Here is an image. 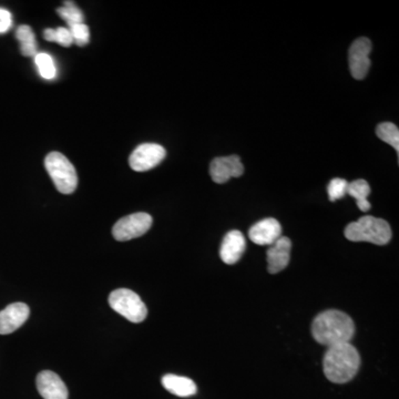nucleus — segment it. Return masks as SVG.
Listing matches in <instances>:
<instances>
[{
  "mask_svg": "<svg viewBox=\"0 0 399 399\" xmlns=\"http://www.w3.org/2000/svg\"><path fill=\"white\" fill-rule=\"evenodd\" d=\"M36 385L44 399H68V389L59 375L52 370H44L37 376Z\"/></svg>",
  "mask_w": 399,
  "mask_h": 399,
  "instance_id": "nucleus-11",
  "label": "nucleus"
},
{
  "mask_svg": "<svg viewBox=\"0 0 399 399\" xmlns=\"http://www.w3.org/2000/svg\"><path fill=\"white\" fill-rule=\"evenodd\" d=\"M244 173V166L239 155L215 158L210 166V174L217 185L228 182L232 178L241 177Z\"/></svg>",
  "mask_w": 399,
  "mask_h": 399,
  "instance_id": "nucleus-9",
  "label": "nucleus"
},
{
  "mask_svg": "<svg viewBox=\"0 0 399 399\" xmlns=\"http://www.w3.org/2000/svg\"><path fill=\"white\" fill-rule=\"evenodd\" d=\"M347 187L348 182L346 180L340 179V178L331 180L327 187L329 201L334 202L344 198L347 194Z\"/></svg>",
  "mask_w": 399,
  "mask_h": 399,
  "instance_id": "nucleus-21",
  "label": "nucleus"
},
{
  "mask_svg": "<svg viewBox=\"0 0 399 399\" xmlns=\"http://www.w3.org/2000/svg\"><path fill=\"white\" fill-rule=\"evenodd\" d=\"M282 235L280 222L273 217L256 223L249 231V237L258 245H273Z\"/></svg>",
  "mask_w": 399,
  "mask_h": 399,
  "instance_id": "nucleus-12",
  "label": "nucleus"
},
{
  "mask_svg": "<svg viewBox=\"0 0 399 399\" xmlns=\"http://www.w3.org/2000/svg\"><path fill=\"white\" fill-rule=\"evenodd\" d=\"M372 52V42L368 38H359L354 41L348 52L350 70L354 79H364L370 70V54Z\"/></svg>",
  "mask_w": 399,
  "mask_h": 399,
  "instance_id": "nucleus-8",
  "label": "nucleus"
},
{
  "mask_svg": "<svg viewBox=\"0 0 399 399\" xmlns=\"http://www.w3.org/2000/svg\"><path fill=\"white\" fill-rule=\"evenodd\" d=\"M162 385L171 394L179 397L193 396L198 391V387L192 380L178 375L168 374L163 376Z\"/></svg>",
  "mask_w": 399,
  "mask_h": 399,
  "instance_id": "nucleus-15",
  "label": "nucleus"
},
{
  "mask_svg": "<svg viewBox=\"0 0 399 399\" xmlns=\"http://www.w3.org/2000/svg\"><path fill=\"white\" fill-rule=\"evenodd\" d=\"M292 242L286 237H281L267 250V271L271 274L280 273L290 263Z\"/></svg>",
  "mask_w": 399,
  "mask_h": 399,
  "instance_id": "nucleus-13",
  "label": "nucleus"
},
{
  "mask_svg": "<svg viewBox=\"0 0 399 399\" xmlns=\"http://www.w3.org/2000/svg\"><path fill=\"white\" fill-rule=\"evenodd\" d=\"M347 194L353 196L356 200V204L361 211L367 212L370 210V203L367 198L370 194V187L367 181L359 179L355 180L354 182L348 183Z\"/></svg>",
  "mask_w": 399,
  "mask_h": 399,
  "instance_id": "nucleus-16",
  "label": "nucleus"
},
{
  "mask_svg": "<svg viewBox=\"0 0 399 399\" xmlns=\"http://www.w3.org/2000/svg\"><path fill=\"white\" fill-rule=\"evenodd\" d=\"M376 134L382 141L391 144V147L399 151V130L397 125L391 123H383L377 125Z\"/></svg>",
  "mask_w": 399,
  "mask_h": 399,
  "instance_id": "nucleus-19",
  "label": "nucleus"
},
{
  "mask_svg": "<svg viewBox=\"0 0 399 399\" xmlns=\"http://www.w3.org/2000/svg\"><path fill=\"white\" fill-rule=\"evenodd\" d=\"M45 168L54 187L63 194H71L78 185V175L74 164L60 152H52L45 159Z\"/></svg>",
  "mask_w": 399,
  "mask_h": 399,
  "instance_id": "nucleus-4",
  "label": "nucleus"
},
{
  "mask_svg": "<svg viewBox=\"0 0 399 399\" xmlns=\"http://www.w3.org/2000/svg\"><path fill=\"white\" fill-rule=\"evenodd\" d=\"M30 310L25 303H14L0 312V335H8L20 329L29 318Z\"/></svg>",
  "mask_w": 399,
  "mask_h": 399,
  "instance_id": "nucleus-10",
  "label": "nucleus"
},
{
  "mask_svg": "<svg viewBox=\"0 0 399 399\" xmlns=\"http://www.w3.org/2000/svg\"><path fill=\"white\" fill-rule=\"evenodd\" d=\"M312 334L320 345L331 347L350 343L355 334V325L346 313L336 310L325 311L313 320Z\"/></svg>",
  "mask_w": 399,
  "mask_h": 399,
  "instance_id": "nucleus-1",
  "label": "nucleus"
},
{
  "mask_svg": "<svg viewBox=\"0 0 399 399\" xmlns=\"http://www.w3.org/2000/svg\"><path fill=\"white\" fill-rule=\"evenodd\" d=\"M68 27L77 46L84 47L89 44L90 31L87 25H84L82 22V24H75V25H70Z\"/></svg>",
  "mask_w": 399,
  "mask_h": 399,
  "instance_id": "nucleus-22",
  "label": "nucleus"
},
{
  "mask_svg": "<svg viewBox=\"0 0 399 399\" xmlns=\"http://www.w3.org/2000/svg\"><path fill=\"white\" fill-rule=\"evenodd\" d=\"M247 247V242L243 234L237 230L228 232L224 239L220 249L221 260L228 265H233L240 261V258L244 253Z\"/></svg>",
  "mask_w": 399,
  "mask_h": 399,
  "instance_id": "nucleus-14",
  "label": "nucleus"
},
{
  "mask_svg": "<svg viewBox=\"0 0 399 399\" xmlns=\"http://www.w3.org/2000/svg\"><path fill=\"white\" fill-rule=\"evenodd\" d=\"M13 27V16L10 11L0 8V33H6Z\"/></svg>",
  "mask_w": 399,
  "mask_h": 399,
  "instance_id": "nucleus-24",
  "label": "nucleus"
},
{
  "mask_svg": "<svg viewBox=\"0 0 399 399\" xmlns=\"http://www.w3.org/2000/svg\"><path fill=\"white\" fill-rule=\"evenodd\" d=\"M166 155V149L160 144L143 143L131 153L129 164L133 171H149L159 166L164 160Z\"/></svg>",
  "mask_w": 399,
  "mask_h": 399,
  "instance_id": "nucleus-7",
  "label": "nucleus"
},
{
  "mask_svg": "<svg viewBox=\"0 0 399 399\" xmlns=\"http://www.w3.org/2000/svg\"><path fill=\"white\" fill-rule=\"evenodd\" d=\"M35 63L40 76L47 80H52L57 76V68L54 59L46 52H39L35 56Z\"/></svg>",
  "mask_w": 399,
  "mask_h": 399,
  "instance_id": "nucleus-18",
  "label": "nucleus"
},
{
  "mask_svg": "<svg viewBox=\"0 0 399 399\" xmlns=\"http://www.w3.org/2000/svg\"><path fill=\"white\" fill-rule=\"evenodd\" d=\"M151 226V215L144 212L134 213L120 219L112 228V235L117 241H130L147 233Z\"/></svg>",
  "mask_w": 399,
  "mask_h": 399,
  "instance_id": "nucleus-6",
  "label": "nucleus"
},
{
  "mask_svg": "<svg viewBox=\"0 0 399 399\" xmlns=\"http://www.w3.org/2000/svg\"><path fill=\"white\" fill-rule=\"evenodd\" d=\"M58 14L63 20L67 22L68 26L84 22L82 11L72 1H65L63 7L58 8Z\"/></svg>",
  "mask_w": 399,
  "mask_h": 399,
  "instance_id": "nucleus-20",
  "label": "nucleus"
},
{
  "mask_svg": "<svg viewBox=\"0 0 399 399\" xmlns=\"http://www.w3.org/2000/svg\"><path fill=\"white\" fill-rule=\"evenodd\" d=\"M54 42H57L60 46L70 47L71 45L74 44V39L71 36L70 30L63 27L54 29Z\"/></svg>",
  "mask_w": 399,
  "mask_h": 399,
  "instance_id": "nucleus-23",
  "label": "nucleus"
},
{
  "mask_svg": "<svg viewBox=\"0 0 399 399\" xmlns=\"http://www.w3.org/2000/svg\"><path fill=\"white\" fill-rule=\"evenodd\" d=\"M359 366L361 356L350 343L327 347L324 355V374L331 383H347L355 377Z\"/></svg>",
  "mask_w": 399,
  "mask_h": 399,
  "instance_id": "nucleus-2",
  "label": "nucleus"
},
{
  "mask_svg": "<svg viewBox=\"0 0 399 399\" xmlns=\"http://www.w3.org/2000/svg\"><path fill=\"white\" fill-rule=\"evenodd\" d=\"M345 237L352 242H370L373 244L386 245L391 239V228L383 219L366 215L345 228Z\"/></svg>",
  "mask_w": 399,
  "mask_h": 399,
  "instance_id": "nucleus-3",
  "label": "nucleus"
},
{
  "mask_svg": "<svg viewBox=\"0 0 399 399\" xmlns=\"http://www.w3.org/2000/svg\"><path fill=\"white\" fill-rule=\"evenodd\" d=\"M109 305L132 323H141L147 318V306L136 292L128 288H119L112 292L109 296Z\"/></svg>",
  "mask_w": 399,
  "mask_h": 399,
  "instance_id": "nucleus-5",
  "label": "nucleus"
},
{
  "mask_svg": "<svg viewBox=\"0 0 399 399\" xmlns=\"http://www.w3.org/2000/svg\"><path fill=\"white\" fill-rule=\"evenodd\" d=\"M17 40L19 41L20 52L25 57H35L37 52L36 36L31 27L27 25L20 26L16 31Z\"/></svg>",
  "mask_w": 399,
  "mask_h": 399,
  "instance_id": "nucleus-17",
  "label": "nucleus"
}]
</instances>
